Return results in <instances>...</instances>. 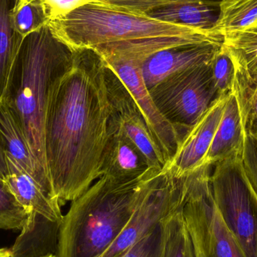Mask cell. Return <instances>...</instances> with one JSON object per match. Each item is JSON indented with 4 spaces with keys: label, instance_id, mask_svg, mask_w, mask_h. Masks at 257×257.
<instances>
[{
    "label": "cell",
    "instance_id": "5bb4252c",
    "mask_svg": "<svg viewBox=\"0 0 257 257\" xmlns=\"http://www.w3.org/2000/svg\"><path fill=\"white\" fill-rule=\"evenodd\" d=\"M6 159L9 174L5 181L20 203L30 214L34 211L52 221L61 223L63 215L59 201L48 195L12 157L6 154Z\"/></svg>",
    "mask_w": 257,
    "mask_h": 257
},
{
    "label": "cell",
    "instance_id": "484cf974",
    "mask_svg": "<svg viewBox=\"0 0 257 257\" xmlns=\"http://www.w3.org/2000/svg\"><path fill=\"white\" fill-rule=\"evenodd\" d=\"M12 18L15 30L24 38L49 22L41 0H35L20 9H14Z\"/></svg>",
    "mask_w": 257,
    "mask_h": 257
},
{
    "label": "cell",
    "instance_id": "836d02e7",
    "mask_svg": "<svg viewBox=\"0 0 257 257\" xmlns=\"http://www.w3.org/2000/svg\"><path fill=\"white\" fill-rule=\"evenodd\" d=\"M45 257H57V256H55V255H49V256H47Z\"/></svg>",
    "mask_w": 257,
    "mask_h": 257
},
{
    "label": "cell",
    "instance_id": "52a82bcc",
    "mask_svg": "<svg viewBox=\"0 0 257 257\" xmlns=\"http://www.w3.org/2000/svg\"><path fill=\"white\" fill-rule=\"evenodd\" d=\"M96 51L115 72L137 102L151 136L167 164L175 155L184 133L160 113L144 82L141 67L151 56V51L147 47L130 44L104 47Z\"/></svg>",
    "mask_w": 257,
    "mask_h": 257
},
{
    "label": "cell",
    "instance_id": "8992f818",
    "mask_svg": "<svg viewBox=\"0 0 257 257\" xmlns=\"http://www.w3.org/2000/svg\"><path fill=\"white\" fill-rule=\"evenodd\" d=\"M214 202L246 257H257V198L249 185L241 157L218 162L211 178Z\"/></svg>",
    "mask_w": 257,
    "mask_h": 257
},
{
    "label": "cell",
    "instance_id": "4dcf8cb0",
    "mask_svg": "<svg viewBox=\"0 0 257 257\" xmlns=\"http://www.w3.org/2000/svg\"><path fill=\"white\" fill-rule=\"evenodd\" d=\"M9 174L8 169L7 159H6V151L5 148L3 136L0 133V178L6 179Z\"/></svg>",
    "mask_w": 257,
    "mask_h": 257
},
{
    "label": "cell",
    "instance_id": "1f68e13d",
    "mask_svg": "<svg viewBox=\"0 0 257 257\" xmlns=\"http://www.w3.org/2000/svg\"><path fill=\"white\" fill-rule=\"evenodd\" d=\"M0 257H14V256L11 249L0 248Z\"/></svg>",
    "mask_w": 257,
    "mask_h": 257
},
{
    "label": "cell",
    "instance_id": "83f0119b",
    "mask_svg": "<svg viewBox=\"0 0 257 257\" xmlns=\"http://www.w3.org/2000/svg\"><path fill=\"white\" fill-rule=\"evenodd\" d=\"M162 238L163 224L161 223L130 247L123 257H160Z\"/></svg>",
    "mask_w": 257,
    "mask_h": 257
},
{
    "label": "cell",
    "instance_id": "d4e9b609",
    "mask_svg": "<svg viewBox=\"0 0 257 257\" xmlns=\"http://www.w3.org/2000/svg\"><path fill=\"white\" fill-rule=\"evenodd\" d=\"M211 73L218 97L232 93L235 76V65L223 44L211 62Z\"/></svg>",
    "mask_w": 257,
    "mask_h": 257
},
{
    "label": "cell",
    "instance_id": "5b68a950",
    "mask_svg": "<svg viewBox=\"0 0 257 257\" xmlns=\"http://www.w3.org/2000/svg\"><path fill=\"white\" fill-rule=\"evenodd\" d=\"M213 166L204 164L182 179L183 215L195 257H246L214 202Z\"/></svg>",
    "mask_w": 257,
    "mask_h": 257
},
{
    "label": "cell",
    "instance_id": "3957f363",
    "mask_svg": "<svg viewBox=\"0 0 257 257\" xmlns=\"http://www.w3.org/2000/svg\"><path fill=\"white\" fill-rule=\"evenodd\" d=\"M149 171L140 179L128 182L102 175L72 201L60 224L56 256H103L130 221Z\"/></svg>",
    "mask_w": 257,
    "mask_h": 257
},
{
    "label": "cell",
    "instance_id": "44dd1931",
    "mask_svg": "<svg viewBox=\"0 0 257 257\" xmlns=\"http://www.w3.org/2000/svg\"><path fill=\"white\" fill-rule=\"evenodd\" d=\"M182 208L183 202L178 209L162 222L163 238L160 257H195Z\"/></svg>",
    "mask_w": 257,
    "mask_h": 257
},
{
    "label": "cell",
    "instance_id": "9a60e30c",
    "mask_svg": "<svg viewBox=\"0 0 257 257\" xmlns=\"http://www.w3.org/2000/svg\"><path fill=\"white\" fill-rule=\"evenodd\" d=\"M0 133L3 136L6 154L18 162L48 195L57 199L49 177L39 164L25 136L3 100L0 101Z\"/></svg>",
    "mask_w": 257,
    "mask_h": 257
},
{
    "label": "cell",
    "instance_id": "ac0fdd59",
    "mask_svg": "<svg viewBox=\"0 0 257 257\" xmlns=\"http://www.w3.org/2000/svg\"><path fill=\"white\" fill-rule=\"evenodd\" d=\"M221 1L205 0L167 6L151 11L146 16L175 25L214 32L220 15Z\"/></svg>",
    "mask_w": 257,
    "mask_h": 257
},
{
    "label": "cell",
    "instance_id": "2e32d148",
    "mask_svg": "<svg viewBox=\"0 0 257 257\" xmlns=\"http://www.w3.org/2000/svg\"><path fill=\"white\" fill-rule=\"evenodd\" d=\"M244 139L239 106L232 92L226 98L221 120L203 165L214 166L218 162L241 157Z\"/></svg>",
    "mask_w": 257,
    "mask_h": 257
},
{
    "label": "cell",
    "instance_id": "7a4b0ae2",
    "mask_svg": "<svg viewBox=\"0 0 257 257\" xmlns=\"http://www.w3.org/2000/svg\"><path fill=\"white\" fill-rule=\"evenodd\" d=\"M73 54V48L60 40L48 24L27 35L14 60L2 99L48 175L44 140L47 111L53 90L70 66Z\"/></svg>",
    "mask_w": 257,
    "mask_h": 257
},
{
    "label": "cell",
    "instance_id": "7402d4cb",
    "mask_svg": "<svg viewBox=\"0 0 257 257\" xmlns=\"http://www.w3.org/2000/svg\"><path fill=\"white\" fill-rule=\"evenodd\" d=\"M257 22V0H222L214 33L223 36Z\"/></svg>",
    "mask_w": 257,
    "mask_h": 257
},
{
    "label": "cell",
    "instance_id": "277c9868",
    "mask_svg": "<svg viewBox=\"0 0 257 257\" xmlns=\"http://www.w3.org/2000/svg\"><path fill=\"white\" fill-rule=\"evenodd\" d=\"M48 24L60 40L73 49L160 36L217 34L117 10L100 3L85 5Z\"/></svg>",
    "mask_w": 257,
    "mask_h": 257
},
{
    "label": "cell",
    "instance_id": "ffe728a7",
    "mask_svg": "<svg viewBox=\"0 0 257 257\" xmlns=\"http://www.w3.org/2000/svg\"><path fill=\"white\" fill-rule=\"evenodd\" d=\"M17 0H0V101L4 96L12 64L24 37L13 24Z\"/></svg>",
    "mask_w": 257,
    "mask_h": 257
},
{
    "label": "cell",
    "instance_id": "f1b7e54d",
    "mask_svg": "<svg viewBox=\"0 0 257 257\" xmlns=\"http://www.w3.org/2000/svg\"><path fill=\"white\" fill-rule=\"evenodd\" d=\"M241 164L249 185L257 198V133L245 134Z\"/></svg>",
    "mask_w": 257,
    "mask_h": 257
},
{
    "label": "cell",
    "instance_id": "7c38bea8",
    "mask_svg": "<svg viewBox=\"0 0 257 257\" xmlns=\"http://www.w3.org/2000/svg\"><path fill=\"white\" fill-rule=\"evenodd\" d=\"M222 45L186 44L151 54L142 63V78L148 90L169 77L211 63Z\"/></svg>",
    "mask_w": 257,
    "mask_h": 257
},
{
    "label": "cell",
    "instance_id": "d6a6232c",
    "mask_svg": "<svg viewBox=\"0 0 257 257\" xmlns=\"http://www.w3.org/2000/svg\"><path fill=\"white\" fill-rule=\"evenodd\" d=\"M33 1H35V0H17L15 9H20V8L26 6V5H27L28 3H31V2Z\"/></svg>",
    "mask_w": 257,
    "mask_h": 257
},
{
    "label": "cell",
    "instance_id": "f546056e",
    "mask_svg": "<svg viewBox=\"0 0 257 257\" xmlns=\"http://www.w3.org/2000/svg\"><path fill=\"white\" fill-rule=\"evenodd\" d=\"M97 1L98 0H41L49 21L65 16L85 5L96 3Z\"/></svg>",
    "mask_w": 257,
    "mask_h": 257
},
{
    "label": "cell",
    "instance_id": "6da1fadb",
    "mask_svg": "<svg viewBox=\"0 0 257 257\" xmlns=\"http://www.w3.org/2000/svg\"><path fill=\"white\" fill-rule=\"evenodd\" d=\"M106 66L94 49H74L72 63L51 94L45 119V153L60 205L79 197L102 177L113 111Z\"/></svg>",
    "mask_w": 257,
    "mask_h": 257
},
{
    "label": "cell",
    "instance_id": "e0dca14e",
    "mask_svg": "<svg viewBox=\"0 0 257 257\" xmlns=\"http://www.w3.org/2000/svg\"><path fill=\"white\" fill-rule=\"evenodd\" d=\"M61 223L32 211L12 250L14 257H45L57 255Z\"/></svg>",
    "mask_w": 257,
    "mask_h": 257
},
{
    "label": "cell",
    "instance_id": "4fadbf2b",
    "mask_svg": "<svg viewBox=\"0 0 257 257\" xmlns=\"http://www.w3.org/2000/svg\"><path fill=\"white\" fill-rule=\"evenodd\" d=\"M151 169L140 150L128 139L113 108L103 159L102 176L122 182L140 179Z\"/></svg>",
    "mask_w": 257,
    "mask_h": 257
},
{
    "label": "cell",
    "instance_id": "30bf717a",
    "mask_svg": "<svg viewBox=\"0 0 257 257\" xmlns=\"http://www.w3.org/2000/svg\"><path fill=\"white\" fill-rule=\"evenodd\" d=\"M105 80L110 101L123 131L145 156L150 167L163 170L166 165L164 157L151 136L140 108L127 87L108 63Z\"/></svg>",
    "mask_w": 257,
    "mask_h": 257
},
{
    "label": "cell",
    "instance_id": "8fae6325",
    "mask_svg": "<svg viewBox=\"0 0 257 257\" xmlns=\"http://www.w3.org/2000/svg\"><path fill=\"white\" fill-rule=\"evenodd\" d=\"M227 96L216 99L183 136L175 155L163 168L175 179L190 175L203 165L221 120Z\"/></svg>",
    "mask_w": 257,
    "mask_h": 257
},
{
    "label": "cell",
    "instance_id": "9c48e42d",
    "mask_svg": "<svg viewBox=\"0 0 257 257\" xmlns=\"http://www.w3.org/2000/svg\"><path fill=\"white\" fill-rule=\"evenodd\" d=\"M184 199L181 178L151 169L145 177L140 200L121 235L102 257L120 256L179 208Z\"/></svg>",
    "mask_w": 257,
    "mask_h": 257
},
{
    "label": "cell",
    "instance_id": "e575fe53",
    "mask_svg": "<svg viewBox=\"0 0 257 257\" xmlns=\"http://www.w3.org/2000/svg\"><path fill=\"white\" fill-rule=\"evenodd\" d=\"M123 254H124V253H123ZM123 254H122V255H120V256H116V257H123Z\"/></svg>",
    "mask_w": 257,
    "mask_h": 257
},
{
    "label": "cell",
    "instance_id": "4316f807",
    "mask_svg": "<svg viewBox=\"0 0 257 257\" xmlns=\"http://www.w3.org/2000/svg\"><path fill=\"white\" fill-rule=\"evenodd\" d=\"M205 0H98L97 3L125 12L146 16L148 12L160 8Z\"/></svg>",
    "mask_w": 257,
    "mask_h": 257
},
{
    "label": "cell",
    "instance_id": "d6986e66",
    "mask_svg": "<svg viewBox=\"0 0 257 257\" xmlns=\"http://www.w3.org/2000/svg\"><path fill=\"white\" fill-rule=\"evenodd\" d=\"M235 68V76L246 82L257 83V22L223 35Z\"/></svg>",
    "mask_w": 257,
    "mask_h": 257
},
{
    "label": "cell",
    "instance_id": "cb8c5ba5",
    "mask_svg": "<svg viewBox=\"0 0 257 257\" xmlns=\"http://www.w3.org/2000/svg\"><path fill=\"white\" fill-rule=\"evenodd\" d=\"M232 93L239 106L244 135L257 133V83L246 82L235 77Z\"/></svg>",
    "mask_w": 257,
    "mask_h": 257
},
{
    "label": "cell",
    "instance_id": "603a6c76",
    "mask_svg": "<svg viewBox=\"0 0 257 257\" xmlns=\"http://www.w3.org/2000/svg\"><path fill=\"white\" fill-rule=\"evenodd\" d=\"M30 213L20 203L6 181L0 178V229L22 230Z\"/></svg>",
    "mask_w": 257,
    "mask_h": 257
},
{
    "label": "cell",
    "instance_id": "ba28073f",
    "mask_svg": "<svg viewBox=\"0 0 257 257\" xmlns=\"http://www.w3.org/2000/svg\"><path fill=\"white\" fill-rule=\"evenodd\" d=\"M211 62L169 77L149 90L160 113L184 134L219 98Z\"/></svg>",
    "mask_w": 257,
    "mask_h": 257
}]
</instances>
